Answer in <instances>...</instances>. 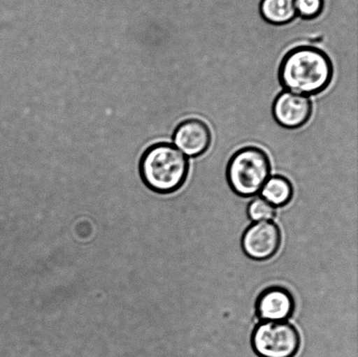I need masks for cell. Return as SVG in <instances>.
<instances>
[{"mask_svg":"<svg viewBox=\"0 0 358 357\" xmlns=\"http://www.w3.org/2000/svg\"><path fill=\"white\" fill-rule=\"evenodd\" d=\"M259 13L262 19L275 26H283L297 16L296 0H262Z\"/></svg>","mask_w":358,"mask_h":357,"instance_id":"cell-9","label":"cell"},{"mask_svg":"<svg viewBox=\"0 0 358 357\" xmlns=\"http://www.w3.org/2000/svg\"><path fill=\"white\" fill-rule=\"evenodd\" d=\"M313 104L308 96L284 90L275 98L272 115L277 124L287 129L303 127L311 118Z\"/></svg>","mask_w":358,"mask_h":357,"instance_id":"cell-6","label":"cell"},{"mask_svg":"<svg viewBox=\"0 0 358 357\" xmlns=\"http://www.w3.org/2000/svg\"><path fill=\"white\" fill-rule=\"evenodd\" d=\"M249 219L252 222L271 220L276 215V208L262 197L255 198L249 203L247 208Z\"/></svg>","mask_w":358,"mask_h":357,"instance_id":"cell-11","label":"cell"},{"mask_svg":"<svg viewBox=\"0 0 358 357\" xmlns=\"http://www.w3.org/2000/svg\"><path fill=\"white\" fill-rule=\"evenodd\" d=\"M189 170L187 157L169 143L149 147L139 164L143 183L159 195H170L180 190L187 180Z\"/></svg>","mask_w":358,"mask_h":357,"instance_id":"cell-2","label":"cell"},{"mask_svg":"<svg viewBox=\"0 0 358 357\" xmlns=\"http://www.w3.org/2000/svg\"><path fill=\"white\" fill-rule=\"evenodd\" d=\"M250 344L258 357H296L301 338L289 321H261L252 331Z\"/></svg>","mask_w":358,"mask_h":357,"instance_id":"cell-4","label":"cell"},{"mask_svg":"<svg viewBox=\"0 0 358 357\" xmlns=\"http://www.w3.org/2000/svg\"><path fill=\"white\" fill-rule=\"evenodd\" d=\"M255 307L259 321H287L293 316L296 303L289 289L273 285L259 293Z\"/></svg>","mask_w":358,"mask_h":357,"instance_id":"cell-7","label":"cell"},{"mask_svg":"<svg viewBox=\"0 0 358 357\" xmlns=\"http://www.w3.org/2000/svg\"><path fill=\"white\" fill-rule=\"evenodd\" d=\"M334 68L329 56L313 45H298L283 56L278 78L284 89L303 96H317L331 85Z\"/></svg>","mask_w":358,"mask_h":357,"instance_id":"cell-1","label":"cell"},{"mask_svg":"<svg viewBox=\"0 0 358 357\" xmlns=\"http://www.w3.org/2000/svg\"><path fill=\"white\" fill-rule=\"evenodd\" d=\"M324 6V0H296L297 15L306 20L317 19L321 15Z\"/></svg>","mask_w":358,"mask_h":357,"instance_id":"cell-12","label":"cell"},{"mask_svg":"<svg viewBox=\"0 0 358 357\" xmlns=\"http://www.w3.org/2000/svg\"><path fill=\"white\" fill-rule=\"evenodd\" d=\"M212 138L209 126L198 118L182 121L173 135L175 147L192 159L203 155L209 150Z\"/></svg>","mask_w":358,"mask_h":357,"instance_id":"cell-8","label":"cell"},{"mask_svg":"<svg viewBox=\"0 0 358 357\" xmlns=\"http://www.w3.org/2000/svg\"><path fill=\"white\" fill-rule=\"evenodd\" d=\"M271 161L265 150L256 146H245L238 150L228 161L226 176L234 194L248 198L261 194L271 177Z\"/></svg>","mask_w":358,"mask_h":357,"instance_id":"cell-3","label":"cell"},{"mask_svg":"<svg viewBox=\"0 0 358 357\" xmlns=\"http://www.w3.org/2000/svg\"><path fill=\"white\" fill-rule=\"evenodd\" d=\"M261 195L273 207H284L292 201L294 187L287 177L282 175H273L266 182Z\"/></svg>","mask_w":358,"mask_h":357,"instance_id":"cell-10","label":"cell"},{"mask_svg":"<svg viewBox=\"0 0 358 357\" xmlns=\"http://www.w3.org/2000/svg\"><path fill=\"white\" fill-rule=\"evenodd\" d=\"M282 233L272 220L252 222L242 234L241 249L248 258L266 261L275 257L282 247Z\"/></svg>","mask_w":358,"mask_h":357,"instance_id":"cell-5","label":"cell"}]
</instances>
